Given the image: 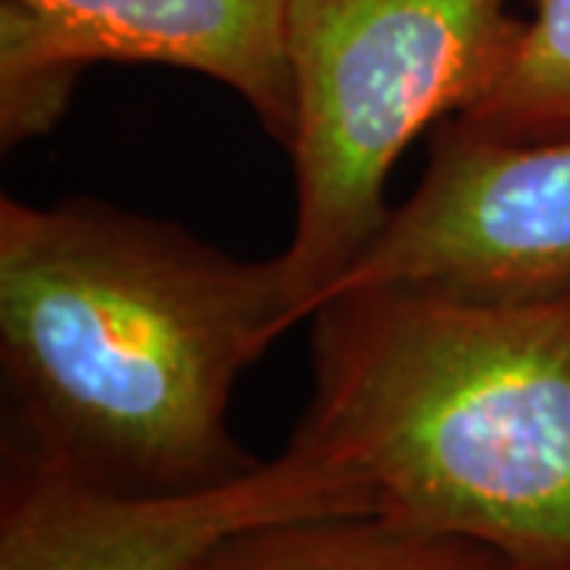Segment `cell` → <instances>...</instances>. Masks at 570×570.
Segmentation results:
<instances>
[{"mask_svg":"<svg viewBox=\"0 0 570 570\" xmlns=\"http://www.w3.org/2000/svg\"><path fill=\"white\" fill-rule=\"evenodd\" d=\"M292 326L279 254L96 200H0L3 453L118 494L225 485L261 466L232 390Z\"/></svg>","mask_w":570,"mask_h":570,"instance_id":"cell-1","label":"cell"},{"mask_svg":"<svg viewBox=\"0 0 570 570\" xmlns=\"http://www.w3.org/2000/svg\"><path fill=\"white\" fill-rule=\"evenodd\" d=\"M456 118L508 140L568 137L570 0H535L501 80Z\"/></svg>","mask_w":570,"mask_h":570,"instance_id":"cell-8","label":"cell"},{"mask_svg":"<svg viewBox=\"0 0 570 570\" xmlns=\"http://www.w3.org/2000/svg\"><path fill=\"white\" fill-rule=\"evenodd\" d=\"M365 285L466 295L570 285V134L523 142L456 115L438 124L422 184L326 298Z\"/></svg>","mask_w":570,"mask_h":570,"instance_id":"cell-4","label":"cell"},{"mask_svg":"<svg viewBox=\"0 0 570 570\" xmlns=\"http://www.w3.org/2000/svg\"><path fill=\"white\" fill-rule=\"evenodd\" d=\"M67 58L165 63L238 92L288 149L295 92L288 0H17Z\"/></svg>","mask_w":570,"mask_h":570,"instance_id":"cell-6","label":"cell"},{"mask_svg":"<svg viewBox=\"0 0 570 570\" xmlns=\"http://www.w3.org/2000/svg\"><path fill=\"white\" fill-rule=\"evenodd\" d=\"M340 513H374V501L292 444L225 485L181 494L92 489L3 453L0 570H184L232 532Z\"/></svg>","mask_w":570,"mask_h":570,"instance_id":"cell-5","label":"cell"},{"mask_svg":"<svg viewBox=\"0 0 570 570\" xmlns=\"http://www.w3.org/2000/svg\"><path fill=\"white\" fill-rule=\"evenodd\" d=\"M311 324L314 390L292 448L343 469L400 527L523 570L570 564V285L343 288Z\"/></svg>","mask_w":570,"mask_h":570,"instance_id":"cell-2","label":"cell"},{"mask_svg":"<svg viewBox=\"0 0 570 570\" xmlns=\"http://www.w3.org/2000/svg\"><path fill=\"white\" fill-rule=\"evenodd\" d=\"M184 570H523L482 542L377 513L276 520L225 535Z\"/></svg>","mask_w":570,"mask_h":570,"instance_id":"cell-7","label":"cell"},{"mask_svg":"<svg viewBox=\"0 0 570 570\" xmlns=\"http://www.w3.org/2000/svg\"><path fill=\"white\" fill-rule=\"evenodd\" d=\"M546 570H570V564H564V568H546Z\"/></svg>","mask_w":570,"mask_h":570,"instance_id":"cell-10","label":"cell"},{"mask_svg":"<svg viewBox=\"0 0 570 570\" xmlns=\"http://www.w3.org/2000/svg\"><path fill=\"white\" fill-rule=\"evenodd\" d=\"M520 26L508 0H288L295 225L279 261L295 324L387 225L409 142L482 102Z\"/></svg>","mask_w":570,"mask_h":570,"instance_id":"cell-3","label":"cell"},{"mask_svg":"<svg viewBox=\"0 0 570 570\" xmlns=\"http://www.w3.org/2000/svg\"><path fill=\"white\" fill-rule=\"evenodd\" d=\"M86 67L67 58L17 0H0V140L3 149L48 134Z\"/></svg>","mask_w":570,"mask_h":570,"instance_id":"cell-9","label":"cell"}]
</instances>
